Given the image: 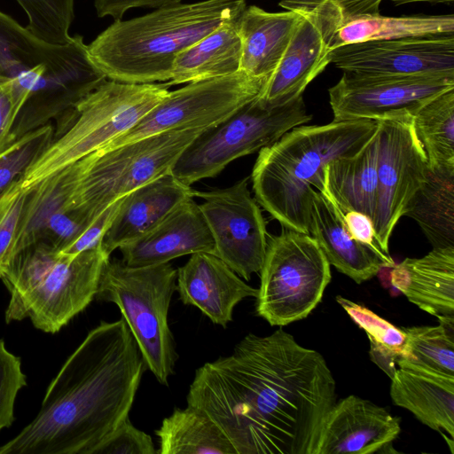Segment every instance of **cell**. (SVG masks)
<instances>
[{
  "instance_id": "8fae6325",
  "label": "cell",
  "mask_w": 454,
  "mask_h": 454,
  "mask_svg": "<svg viewBox=\"0 0 454 454\" xmlns=\"http://www.w3.org/2000/svg\"><path fill=\"white\" fill-rule=\"evenodd\" d=\"M260 275L256 314L280 327L307 317L332 278L316 239L289 229L270 237Z\"/></svg>"
},
{
  "instance_id": "6da1fadb",
  "label": "cell",
  "mask_w": 454,
  "mask_h": 454,
  "mask_svg": "<svg viewBox=\"0 0 454 454\" xmlns=\"http://www.w3.org/2000/svg\"><path fill=\"white\" fill-rule=\"evenodd\" d=\"M336 384L324 356L280 327L248 333L199 367L187 405L205 411L237 454H312Z\"/></svg>"
},
{
  "instance_id": "83f0119b",
  "label": "cell",
  "mask_w": 454,
  "mask_h": 454,
  "mask_svg": "<svg viewBox=\"0 0 454 454\" xmlns=\"http://www.w3.org/2000/svg\"><path fill=\"white\" fill-rule=\"evenodd\" d=\"M84 165L82 158L27 187L12 259L23 248L40 241L51 219L70 204Z\"/></svg>"
},
{
  "instance_id": "f6af8a7d",
  "label": "cell",
  "mask_w": 454,
  "mask_h": 454,
  "mask_svg": "<svg viewBox=\"0 0 454 454\" xmlns=\"http://www.w3.org/2000/svg\"><path fill=\"white\" fill-rule=\"evenodd\" d=\"M395 5H401L411 3L428 2V3H451L453 0H389Z\"/></svg>"
},
{
  "instance_id": "44dd1931",
  "label": "cell",
  "mask_w": 454,
  "mask_h": 454,
  "mask_svg": "<svg viewBox=\"0 0 454 454\" xmlns=\"http://www.w3.org/2000/svg\"><path fill=\"white\" fill-rule=\"evenodd\" d=\"M193 191L171 172L125 195L106 231L101 247L110 254L153 229L175 207L192 198Z\"/></svg>"
},
{
  "instance_id": "d6a6232c",
  "label": "cell",
  "mask_w": 454,
  "mask_h": 454,
  "mask_svg": "<svg viewBox=\"0 0 454 454\" xmlns=\"http://www.w3.org/2000/svg\"><path fill=\"white\" fill-rule=\"evenodd\" d=\"M336 301L366 333L370 341L371 359L392 379L396 371L397 361L407 357V336L403 328L342 296H337Z\"/></svg>"
},
{
  "instance_id": "836d02e7",
  "label": "cell",
  "mask_w": 454,
  "mask_h": 454,
  "mask_svg": "<svg viewBox=\"0 0 454 454\" xmlns=\"http://www.w3.org/2000/svg\"><path fill=\"white\" fill-rule=\"evenodd\" d=\"M435 326L402 327L407 336V357L428 371L454 376V317H438Z\"/></svg>"
},
{
  "instance_id": "3957f363",
  "label": "cell",
  "mask_w": 454,
  "mask_h": 454,
  "mask_svg": "<svg viewBox=\"0 0 454 454\" xmlns=\"http://www.w3.org/2000/svg\"><path fill=\"white\" fill-rule=\"evenodd\" d=\"M376 129L374 120L293 128L259 151L251 175L256 201L286 229L309 234L313 192L325 191L327 164L357 153Z\"/></svg>"
},
{
  "instance_id": "5b68a950",
  "label": "cell",
  "mask_w": 454,
  "mask_h": 454,
  "mask_svg": "<svg viewBox=\"0 0 454 454\" xmlns=\"http://www.w3.org/2000/svg\"><path fill=\"white\" fill-rule=\"evenodd\" d=\"M246 0L175 4L128 20H115L88 45L92 62L110 80L168 82L177 55L223 22L236 19Z\"/></svg>"
},
{
  "instance_id": "d4e9b609",
  "label": "cell",
  "mask_w": 454,
  "mask_h": 454,
  "mask_svg": "<svg viewBox=\"0 0 454 454\" xmlns=\"http://www.w3.org/2000/svg\"><path fill=\"white\" fill-rule=\"evenodd\" d=\"M301 18L299 11L268 12L255 5L246 7L239 19V70L267 82L279 64Z\"/></svg>"
},
{
  "instance_id": "f35d334b",
  "label": "cell",
  "mask_w": 454,
  "mask_h": 454,
  "mask_svg": "<svg viewBox=\"0 0 454 454\" xmlns=\"http://www.w3.org/2000/svg\"><path fill=\"white\" fill-rule=\"evenodd\" d=\"M152 437L126 419L94 454H156Z\"/></svg>"
},
{
  "instance_id": "f1b7e54d",
  "label": "cell",
  "mask_w": 454,
  "mask_h": 454,
  "mask_svg": "<svg viewBox=\"0 0 454 454\" xmlns=\"http://www.w3.org/2000/svg\"><path fill=\"white\" fill-rule=\"evenodd\" d=\"M160 454H237L226 434L205 411L176 408L155 431Z\"/></svg>"
},
{
  "instance_id": "4316f807",
  "label": "cell",
  "mask_w": 454,
  "mask_h": 454,
  "mask_svg": "<svg viewBox=\"0 0 454 454\" xmlns=\"http://www.w3.org/2000/svg\"><path fill=\"white\" fill-rule=\"evenodd\" d=\"M239 17L223 22L179 53L174 61L168 83L170 85L189 83L225 76L239 71L241 59Z\"/></svg>"
},
{
  "instance_id": "7a4b0ae2",
  "label": "cell",
  "mask_w": 454,
  "mask_h": 454,
  "mask_svg": "<svg viewBox=\"0 0 454 454\" xmlns=\"http://www.w3.org/2000/svg\"><path fill=\"white\" fill-rule=\"evenodd\" d=\"M145 370L123 317L101 321L51 381L37 415L0 454H94L129 418Z\"/></svg>"
},
{
  "instance_id": "d6986e66",
  "label": "cell",
  "mask_w": 454,
  "mask_h": 454,
  "mask_svg": "<svg viewBox=\"0 0 454 454\" xmlns=\"http://www.w3.org/2000/svg\"><path fill=\"white\" fill-rule=\"evenodd\" d=\"M129 266L169 262L187 254H214L215 244L200 205L190 198L175 207L153 229L119 247Z\"/></svg>"
},
{
  "instance_id": "f546056e",
  "label": "cell",
  "mask_w": 454,
  "mask_h": 454,
  "mask_svg": "<svg viewBox=\"0 0 454 454\" xmlns=\"http://www.w3.org/2000/svg\"><path fill=\"white\" fill-rule=\"evenodd\" d=\"M403 215L418 223L434 247H454V171L428 168Z\"/></svg>"
},
{
  "instance_id": "7402d4cb",
  "label": "cell",
  "mask_w": 454,
  "mask_h": 454,
  "mask_svg": "<svg viewBox=\"0 0 454 454\" xmlns=\"http://www.w3.org/2000/svg\"><path fill=\"white\" fill-rule=\"evenodd\" d=\"M309 231L330 265L357 284L371 279L386 267L375 252L351 237L340 207L325 192L317 190L313 192Z\"/></svg>"
},
{
  "instance_id": "603a6c76",
  "label": "cell",
  "mask_w": 454,
  "mask_h": 454,
  "mask_svg": "<svg viewBox=\"0 0 454 454\" xmlns=\"http://www.w3.org/2000/svg\"><path fill=\"white\" fill-rule=\"evenodd\" d=\"M391 380L390 396L396 406L411 411L434 430L454 439V376L397 361Z\"/></svg>"
},
{
  "instance_id": "ac0fdd59",
  "label": "cell",
  "mask_w": 454,
  "mask_h": 454,
  "mask_svg": "<svg viewBox=\"0 0 454 454\" xmlns=\"http://www.w3.org/2000/svg\"><path fill=\"white\" fill-rule=\"evenodd\" d=\"M400 419L357 395L332 406L320 425L312 454H370L392 446Z\"/></svg>"
},
{
  "instance_id": "ab89813d",
  "label": "cell",
  "mask_w": 454,
  "mask_h": 454,
  "mask_svg": "<svg viewBox=\"0 0 454 454\" xmlns=\"http://www.w3.org/2000/svg\"><path fill=\"white\" fill-rule=\"evenodd\" d=\"M343 219L353 239L375 252L386 267L392 268L395 265L389 253L383 250L370 216L358 211L349 210L343 214Z\"/></svg>"
},
{
  "instance_id": "ee69618b",
  "label": "cell",
  "mask_w": 454,
  "mask_h": 454,
  "mask_svg": "<svg viewBox=\"0 0 454 454\" xmlns=\"http://www.w3.org/2000/svg\"><path fill=\"white\" fill-rule=\"evenodd\" d=\"M18 114L12 82L9 79L0 77V151L7 144Z\"/></svg>"
},
{
  "instance_id": "ba28073f",
  "label": "cell",
  "mask_w": 454,
  "mask_h": 454,
  "mask_svg": "<svg viewBox=\"0 0 454 454\" xmlns=\"http://www.w3.org/2000/svg\"><path fill=\"white\" fill-rule=\"evenodd\" d=\"M164 83L104 82L74 109L70 124L23 177L28 187L50 174L101 149L131 129L169 92Z\"/></svg>"
},
{
  "instance_id": "30bf717a",
  "label": "cell",
  "mask_w": 454,
  "mask_h": 454,
  "mask_svg": "<svg viewBox=\"0 0 454 454\" xmlns=\"http://www.w3.org/2000/svg\"><path fill=\"white\" fill-rule=\"evenodd\" d=\"M203 130L155 134L85 156L70 204L92 222L115 200L171 172L184 150Z\"/></svg>"
},
{
  "instance_id": "e0dca14e",
  "label": "cell",
  "mask_w": 454,
  "mask_h": 454,
  "mask_svg": "<svg viewBox=\"0 0 454 454\" xmlns=\"http://www.w3.org/2000/svg\"><path fill=\"white\" fill-rule=\"evenodd\" d=\"M301 18L277 68L259 98L269 105H282L304 92L307 86L331 63L334 35L345 20L336 4L325 2Z\"/></svg>"
},
{
  "instance_id": "74e56055",
  "label": "cell",
  "mask_w": 454,
  "mask_h": 454,
  "mask_svg": "<svg viewBox=\"0 0 454 454\" xmlns=\"http://www.w3.org/2000/svg\"><path fill=\"white\" fill-rule=\"evenodd\" d=\"M26 385L20 358L10 352L0 339V431L14 421L16 397Z\"/></svg>"
},
{
  "instance_id": "b9f144b4",
  "label": "cell",
  "mask_w": 454,
  "mask_h": 454,
  "mask_svg": "<svg viewBox=\"0 0 454 454\" xmlns=\"http://www.w3.org/2000/svg\"><path fill=\"white\" fill-rule=\"evenodd\" d=\"M122 198L115 200L103 210L82 234L62 253L75 254L101 245L102 239L115 216Z\"/></svg>"
},
{
  "instance_id": "7bdbcfd3",
  "label": "cell",
  "mask_w": 454,
  "mask_h": 454,
  "mask_svg": "<svg viewBox=\"0 0 454 454\" xmlns=\"http://www.w3.org/2000/svg\"><path fill=\"white\" fill-rule=\"evenodd\" d=\"M182 0H94L97 15L99 18L112 17L114 20H121L129 9L137 7L160 8L181 3Z\"/></svg>"
},
{
  "instance_id": "cb8c5ba5",
  "label": "cell",
  "mask_w": 454,
  "mask_h": 454,
  "mask_svg": "<svg viewBox=\"0 0 454 454\" xmlns=\"http://www.w3.org/2000/svg\"><path fill=\"white\" fill-rule=\"evenodd\" d=\"M391 283L422 310L454 317V247H434L421 258L395 264Z\"/></svg>"
},
{
  "instance_id": "8992f818",
  "label": "cell",
  "mask_w": 454,
  "mask_h": 454,
  "mask_svg": "<svg viewBox=\"0 0 454 454\" xmlns=\"http://www.w3.org/2000/svg\"><path fill=\"white\" fill-rule=\"evenodd\" d=\"M109 258L101 245L75 254L43 241L23 248L0 276L11 295L6 323L28 317L36 329L58 333L95 299Z\"/></svg>"
},
{
  "instance_id": "5bb4252c",
  "label": "cell",
  "mask_w": 454,
  "mask_h": 454,
  "mask_svg": "<svg viewBox=\"0 0 454 454\" xmlns=\"http://www.w3.org/2000/svg\"><path fill=\"white\" fill-rule=\"evenodd\" d=\"M204 200L200 210L210 230L214 254L245 280L260 272L268 245L266 223L258 202L251 196L247 178L231 187L193 191Z\"/></svg>"
},
{
  "instance_id": "484cf974",
  "label": "cell",
  "mask_w": 454,
  "mask_h": 454,
  "mask_svg": "<svg viewBox=\"0 0 454 454\" xmlns=\"http://www.w3.org/2000/svg\"><path fill=\"white\" fill-rule=\"evenodd\" d=\"M378 129L356 154L330 161L325 173V192L344 214L354 210L372 220L377 200Z\"/></svg>"
},
{
  "instance_id": "277c9868",
  "label": "cell",
  "mask_w": 454,
  "mask_h": 454,
  "mask_svg": "<svg viewBox=\"0 0 454 454\" xmlns=\"http://www.w3.org/2000/svg\"><path fill=\"white\" fill-rule=\"evenodd\" d=\"M0 77L13 85L19 109L13 131L19 136L61 117L106 81L82 36L74 35L64 45L51 44L2 12Z\"/></svg>"
},
{
  "instance_id": "4dcf8cb0",
  "label": "cell",
  "mask_w": 454,
  "mask_h": 454,
  "mask_svg": "<svg viewBox=\"0 0 454 454\" xmlns=\"http://www.w3.org/2000/svg\"><path fill=\"white\" fill-rule=\"evenodd\" d=\"M437 35H454L452 14L403 17L365 15L344 20L334 35L332 50L359 42Z\"/></svg>"
},
{
  "instance_id": "1f68e13d",
  "label": "cell",
  "mask_w": 454,
  "mask_h": 454,
  "mask_svg": "<svg viewBox=\"0 0 454 454\" xmlns=\"http://www.w3.org/2000/svg\"><path fill=\"white\" fill-rule=\"evenodd\" d=\"M412 121L428 168L454 171V89L429 100Z\"/></svg>"
},
{
  "instance_id": "9a60e30c",
  "label": "cell",
  "mask_w": 454,
  "mask_h": 454,
  "mask_svg": "<svg viewBox=\"0 0 454 454\" xmlns=\"http://www.w3.org/2000/svg\"><path fill=\"white\" fill-rule=\"evenodd\" d=\"M454 89V76H365L343 72L328 90L333 121L414 114L434 97Z\"/></svg>"
},
{
  "instance_id": "ffe728a7",
  "label": "cell",
  "mask_w": 454,
  "mask_h": 454,
  "mask_svg": "<svg viewBox=\"0 0 454 454\" xmlns=\"http://www.w3.org/2000/svg\"><path fill=\"white\" fill-rule=\"evenodd\" d=\"M176 290L184 304L198 308L223 327L232 320L238 303L258 294V289L247 285L223 261L206 252L191 254L176 270Z\"/></svg>"
},
{
  "instance_id": "7c38bea8",
  "label": "cell",
  "mask_w": 454,
  "mask_h": 454,
  "mask_svg": "<svg viewBox=\"0 0 454 454\" xmlns=\"http://www.w3.org/2000/svg\"><path fill=\"white\" fill-rule=\"evenodd\" d=\"M265 83L264 80L240 70L189 82L169 91L131 129L98 151H107L155 134L213 127L258 97Z\"/></svg>"
},
{
  "instance_id": "d590c367",
  "label": "cell",
  "mask_w": 454,
  "mask_h": 454,
  "mask_svg": "<svg viewBox=\"0 0 454 454\" xmlns=\"http://www.w3.org/2000/svg\"><path fill=\"white\" fill-rule=\"evenodd\" d=\"M28 18L27 28L38 38L57 45L68 43L74 20V0H16Z\"/></svg>"
},
{
  "instance_id": "60d3db41",
  "label": "cell",
  "mask_w": 454,
  "mask_h": 454,
  "mask_svg": "<svg viewBox=\"0 0 454 454\" xmlns=\"http://www.w3.org/2000/svg\"><path fill=\"white\" fill-rule=\"evenodd\" d=\"M383 0H281L279 5L287 11H307L325 2H333L341 9L345 20L365 15L380 14Z\"/></svg>"
},
{
  "instance_id": "8d00e7d4",
  "label": "cell",
  "mask_w": 454,
  "mask_h": 454,
  "mask_svg": "<svg viewBox=\"0 0 454 454\" xmlns=\"http://www.w3.org/2000/svg\"><path fill=\"white\" fill-rule=\"evenodd\" d=\"M27 195L22 178L0 199V276L12 257Z\"/></svg>"
},
{
  "instance_id": "52a82bcc",
  "label": "cell",
  "mask_w": 454,
  "mask_h": 454,
  "mask_svg": "<svg viewBox=\"0 0 454 454\" xmlns=\"http://www.w3.org/2000/svg\"><path fill=\"white\" fill-rule=\"evenodd\" d=\"M176 287V270L169 263L132 267L122 260L105 263L95 298L121 310L143 356L159 383L168 386L178 354L168 315Z\"/></svg>"
},
{
  "instance_id": "4fadbf2b",
  "label": "cell",
  "mask_w": 454,
  "mask_h": 454,
  "mask_svg": "<svg viewBox=\"0 0 454 454\" xmlns=\"http://www.w3.org/2000/svg\"><path fill=\"white\" fill-rule=\"evenodd\" d=\"M412 114H393L376 120L378 190L372 218L376 236L388 252L392 231L427 178V160L418 139Z\"/></svg>"
},
{
  "instance_id": "e575fe53",
  "label": "cell",
  "mask_w": 454,
  "mask_h": 454,
  "mask_svg": "<svg viewBox=\"0 0 454 454\" xmlns=\"http://www.w3.org/2000/svg\"><path fill=\"white\" fill-rule=\"evenodd\" d=\"M54 138L51 124L29 131L0 151V199L49 147Z\"/></svg>"
},
{
  "instance_id": "2e32d148",
  "label": "cell",
  "mask_w": 454,
  "mask_h": 454,
  "mask_svg": "<svg viewBox=\"0 0 454 454\" xmlns=\"http://www.w3.org/2000/svg\"><path fill=\"white\" fill-rule=\"evenodd\" d=\"M345 73L365 76H454V35L372 40L345 44L330 52Z\"/></svg>"
},
{
  "instance_id": "9c48e42d",
  "label": "cell",
  "mask_w": 454,
  "mask_h": 454,
  "mask_svg": "<svg viewBox=\"0 0 454 454\" xmlns=\"http://www.w3.org/2000/svg\"><path fill=\"white\" fill-rule=\"evenodd\" d=\"M311 119L302 96L282 105H269L256 97L201 131L184 150L171 173L190 186L214 177L230 162L271 145Z\"/></svg>"
}]
</instances>
